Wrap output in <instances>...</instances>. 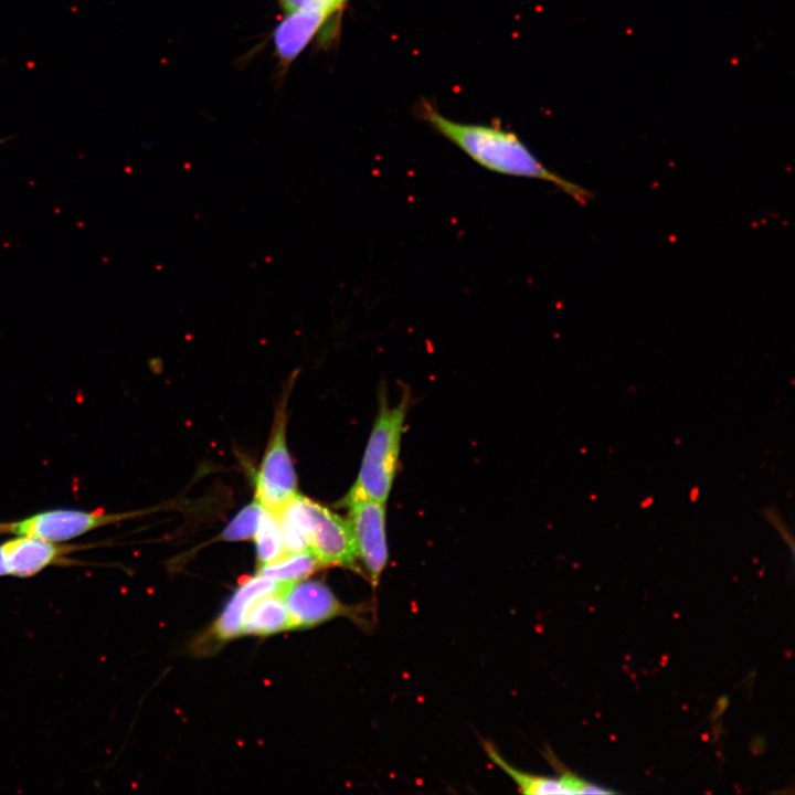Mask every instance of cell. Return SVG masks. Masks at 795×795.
<instances>
[{"instance_id":"7c38bea8","label":"cell","mask_w":795,"mask_h":795,"mask_svg":"<svg viewBox=\"0 0 795 795\" xmlns=\"http://www.w3.org/2000/svg\"><path fill=\"white\" fill-rule=\"evenodd\" d=\"M278 592L263 596L250 605L243 623V634L267 636L292 628L288 612Z\"/></svg>"},{"instance_id":"5b68a950","label":"cell","mask_w":795,"mask_h":795,"mask_svg":"<svg viewBox=\"0 0 795 795\" xmlns=\"http://www.w3.org/2000/svg\"><path fill=\"white\" fill-rule=\"evenodd\" d=\"M289 615L292 628L314 627L329 619L346 616L365 622L362 605H347L324 583L317 581L283 582L278 592Z\"/></svg>"},{"instance_id":"52a82bcc","label":"cell","mask_w":795,"mask_h":795,"mask_svg":"<svg viewBox=\"0 0 795 795\" xmlns=\"http://www.w3.org/2000/svg\"><path fill=\"white\" fill-rule=\"evenodd\" d=\"M126 517L97 510L54 509L10 522V533L64 542Z\"/></svg>"},{"instance_id":"6da1fadb","label":"cell","mask_w":795,"mask_h":795,"mask_svg":"<svg viewBox=\"0 0 795 795\" xmlns=\"http://www.w3.org/2000/svg\"><path fill=\"white\" fill-rule=\"evenodd\" d=\"M420 115L436 132L489 171L551 182L582 204L592 198L586 189L548 169L512 131L495 125L456 121L426 103Z\"/></svg>"},{"instance_id":"9a60e30c","label":"cell","mask_w":795,"mask_h":795,"mask_svg":"<svg viewBox=\"0 0 795 795\" xmlns=\"http://www.w3.org/2000/svg\"><path fill=\"white\" fill-rule=\"evenodd\" d=\"M264 507L254 501L245 506L222 532V539L240 541L254 538Z\"/></svg>"},{"instance_id":"4fadbf2b","label":"cell","mask_w":795,"mask_h":795,"mask_svg":"<svg viewBox=\"0 0 795 795\" xmlns=\"http://www.w3.org/2000/svg\"><path fill=\"white\" fill-rule=\"evenodd\" d=\"M320 566L311 551L283 554L258 568L257 574L277 582H294L306 577Z\"/></svg>"},{"instance_id":"ba28073f","label":"cell","mask_w":795,"mask_h":795,"mask_svg":"<svg viewBox=\"0 0 795 795\" xmlns=\"http://www.w3.org/2000/svg\"><path fill=\"white\" fill-rule=\"evenodd\" d=\"M333 13L299 9L285 12L273 32V45L279 64L287 68L316 38Z\"/></svg>"},{"instance_id":"2e32d148","label":"cell","mask_w":795,"mask_h":795,"mask_svg":"<svg viewBox=\"0 0 795 795\" xmlns=\"http://www.w3.org/2000/svg\"><path fill=\"white\" fill-rule=\"evenodd\" d=\"M346 1L347 0H278L285 12L309 9L324 10L333 14L342 8Z\"/></svg>"},{"instance_id":"e0dca14e","label":"cell","mask_w":795,"mask_h":795,"mask_svg":"<svg viewBox=\"0 0 795 795\" xmlns=\"http://www.w3.org/2000/svg\"><path fill=\"white\" fill-rule=\"evenodd\" d=\"M8 575L7 568L3 561L1 548H0V576Z\"/></svg>"},{"instance_id":"3957f363","label":"cell","mask_w":795,"mask_h":795,"mask_svg":"<svg viewBox=\"0 0 795 795\" xmlns=\"http://www.w3.org/2000/svg\"><path fill=\"white\" fill-rule=\"evenodd\" d=\"M358 558L373 589L379 585L388 564L389 550L385 530V504L349 491L344 499Z\"/></svg>"},{"instance_id":"7a4b0ae2","label":"cell","mask_w":795,"mask_h":795,"mask_svg":"<svg viewBox=\"0 0 795 795\" xmlns=\"http://www.w3.org/2000/svg\"><path fill=\"white\" fill-rule=\"evenodd\" d=\"M409 395L390 406L381 403L351 491L386 502L396 475Z\"/></svg>"},{"instance_id":"30bf717a","label":"cell","mask_w":795,"mask_h":795,"mask_svg":"<svg viewBox=\"0 0 795 795\" xmlns=\"http://www.w3.org/2000/svg\"><path fill=\"white\" fill-rule=\"evenodd\" d=\"M8 575L30 577L61 561L73 547L31 536H15L0 544Z\"/></svg>"},{"instance_id":"8fae6325","label":"cell","mask_w":795,"mask_h":795,"mask_svg":"<svg viewBox=\"0 0 795 795\" xmlns=\"http://www.w3.org/2000/svg\"><path fill=\"white\" fill-rule=\"evenodd\" d=\"M282 583L258 574L246 579L214 623L213 637L219 642H224L242 635L244 618L250 605L263 596L277 593Z\"/></svg>"},{"instance_id":"5bb4252c","label":"cell","mask_w":795,"mask_h":795,"mask_svg":"<svg viewBox=\"0 0 795 795\" xmlns=\"http://www.w3.org/2000/svg\"><path fill=\"white\" fill-rule=\"evenodd\" d=\"M254 539L259 566L273 562L284 554L282 534L275 512L264 508Z\"/></svg>"},{"instance_id":"ac0fdd59","label":"cell","mask_w":795,"mask_h":795,"mask_svg":"<svg viewBox=\"0 0 795 795\" xmlns=\"http://www.w3.org/2000/svg\"><path fill=\"white\" fill-rule=\"evenodd\" d=\"M10 533V523L0 522V534Z\"/></svg>"},{"instance_id":"8992f818","label":"cell","mask_w":795,"mask_h":795,"mask_svg":"<svg viewBox=\"0 0 795 795\" xmlns=\"http://www.w3.org/2000/svg\"><path fill=\"white\" fill-rule=\"evenodd\" d=\"M285 417V407H280L255 478V500L273 512L297 495V478L286 443Z\"/></svg>"},{"instance_id":"9c48e42d","label":"cell","mask_w":795,"mask_h":795,"mask_svg":"<svg viewBox=\"0 0 795 795\" xmlns=\"http://www.w3.org/2000/svg\"><path fill=\"white\" fill-rule=\"evenodd\" d=\"M488 757L504 771L523 794H611L612 791L601 785L587 782L569 771H563L558 777L537 775L518 770L509 764L488 742L484 743Z\"/></svg>"},{"instance_id":"277c9868","label":"cell","mask_w":795,"mask_h":795,"mask_svg":"<svg viewBox=\"0 0 795 795\" xmlns=\"http://www.w3.org/2000/svg\"><path fill=\"white\" fill-rule=\"evenodd\" d=\"M309 550L320 565L360 571L353 533L348 519L303 496Z\"/></svg>"}]
</instances>
